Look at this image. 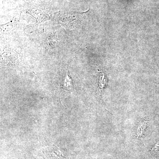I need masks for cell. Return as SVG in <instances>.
Returning a JSON list of instances; mask_svg holds the SVG:
<instances>
[{"mask_svg":"<svg viewBox=\"0 0 159 159\" xmlns=\"http://www.w3.org/2000/svg\"><path fill=\"white\" fill-rule=\"evenodd\" d=\"M61 86L62 88L65 89L67 90H72L74 89V85L73 80L70 75L69 71H68L65 77L61 83Z\"/></svg>","mask_w":159,"mask_h":159,"instance_id":"cell-1","label":"cell"},{"mask_svg":"<svg viewBox=\"0 0 159 159\" xmlns=\"http://www.w3.org/2000/svg\"><path fill=\"white\" fill-rule=\"evenodd\" d=\"M147 124L146 122H144L141 125H139L136 131V136L138 138L142 136L144 133V131L147 126Z\"/></svg>","mask_w":159,"mask_h":159,"instance_id":"cell-2","label":"cell"}]
</instances>
